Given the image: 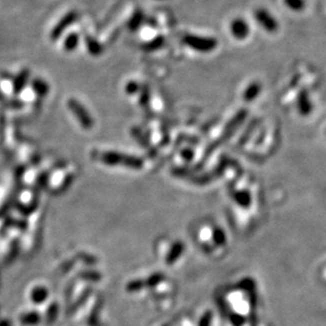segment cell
I'll return each instance as SVG.
<instances>
[{"label": "cell", "instance_id": "obj_11", "mask_svg": "<svg viewBox=\"0 0 326 326\" xmlns=\"http://www.w3.org/2000/svg\"><path fill=\"white\" fill-rule=\"evenodd\" d=\"M183 249H184V246L182 243H178L174 249H172L171 250V254L168 258V263H174L176 258L182 254V252H183Z\"/></svg>", "mask_w": 326, "mask_h": 326}, {"label": "cell", "instance_id": "obj_16", "mask_svg": "<svg viewBox=\"0 0 326 326\" xmlns=\"http://www.w3.org/2000/svg\"><path fill=\"white\" fill-rule=\"evenodd\" d=\"M210 322H212V314H207L204 316L202 321H200V326H209Z\"/></svg>", "mask_w": 326, "mask_h": 326}, {"label": "cell", "instance_id": "obj_7", "mask_svg": "<svg viewBox=\"0 0 326 326\" xmlns=\"http://www.w3.org/2000/svg\"><path fill=\"white\" fill-rule=\"evenodd\" d=\"M75 19H76V14L74 13L66 15L53 30L52 40H57V38H60L62 34L64 32V30H66V28L70 26V24L75 20Z\"/></svg>", "mask_w": 326, "mask_h": 326}, {"label": "cell", "instance_id": "obj_8", "mask_svg": "<svg viewBox=\"0 0 326 326\" xmlns=\"http://www.w3.org/2000/svg\"><path fill=\"white\" fill-rule=\"evenodd\" d=\"M261 90H262V86L261 84H258L256 82H252L248 86V87L246 88L245 90V93H244V100L245 102H254L258 95H260L261 93Z\"/></svg>", "mask_w": 326, "mask_h": 326}, {"label": "cell", "instance_id": "obj_5", "mask_svg": "<svg viewBox=\"0 0 326 326\" xmlns=\"http://www.w3.org/2000/svg\"><path fill=\"white\" fill-rule=\"evenodd\" d=\"M69 107L71 111L78 116V122L82 124V127L84 129H91L93 127V120L90 118L89 113L87 112L82 104L76 100H70L69 102Z\"/></svg>", "mask_w": 326, "mask_h": 326}, {"label": "cell", "instance_id": "obj_10", "mask_svg": "<svg viewBox=\"0 0 326 326\" xmlns=\"http://www.w3.org/2000/svg\"><path fill=\"white\" fill-rule=\"evenodd\" d=\"M28 78V72H22L16 78L15 84H14V91H16V93H20L22 88H24Z\"/></svg>", "mask_w": 326, "mask_h": 326}, {"label": "cell", "instance_id": "obj_6", "mask_svg": "<svg viewBox=\"0 0 326 326\" xmlns=\"http://www.w3.org/2000/svg\"><path fill=\"white\" fill-rule=\"evenodd\" d=\"M296 107H298V111L303 116H308L312 112V102L310 98L308 92L303 90L298 96V100H296Z\"/></svg>", "mask_w": 326, "mask_h": 326}, {"label": "cell", "instance_id": "obj_3", "mask_svg": "<svg viewBox=\"0 0 326 326\" xmlns=\"http://www.w3.org/2000/svg\"><path fill=\"white\" fill-rule=\"evenodd\" d=\"M102 160L108 162V164H120L122 162L124 165H127L129 167L136 168V169H140L142 166V160L140 158L130 156H124V154H120V153H113V152L104 153Z\"/></svg>", "mask_w": 326, "mask_h": 326}, {"label": "cell", "instance_id": "obj_1", "mask_svg": "<svg viewBox=\"0 0 326 326\" xmlns=\"http://www.w3.org/2000/svg\"><path fill=\"white\" fill-rule=\"evenodd\" d=\"M183 42L186 46L189 48V49L203 54L214 52L218 46V42L214 37H206V36H198V35H191V34H187L184 36Z\"/></svg>", "mask_w": 326, "mask_h": 326}, {"label": "cell", "instance_id": "obj_12", "mask_svg": "<svg viewBox=\"0 0 326 326\" xmlns=\"http://www.w3.org/2000/svg\"><path fill=\"white\" fill-rule=\"evenodd\" d=\"M78 36L76 34H72L70 35L68 38H66V40L64 42V48L68 51H73L76 46L78 44Z\"/></svg>", "mask_w": 326, "mask_h": 326}, {"label": "cell", "instance_id": "obj_9", "mask_svg": "<svg viewBox=\"0 0 326 326\" xmlns=\"http://www.w3.org/2000/svg\"><path fill=\"white\" fill-rule=\"evenodd\" d=\"M284 4L294 12H301L306 6L305 0H284Z\"/></svg>", "mask_w": 326, "mask_h": 326}, {"label": "cell", "instance_id": "obj_14", "mask_svg": "<svg viewBox=\"0 0 326 326\" xmlns=\"http://www.w3.org/2000/svg\"><path fill=\"white\" fill-rule=\"evenodd\" d=\"M33 87H34V90L36 91V93L38 94H40V95H44L48 93V84L44 82H40V80H36L34 82V84H33Z\"/></svg>", "mask_w": 326, "mask_h": 326}, {"label": "cell", "instance_id": "obj_2", "mask_svg": "<svg viewBox=\"0 0 326 326\" xmlns=\"http://www.w3.org/2000/svg\"><path fill=\"white\" fill-rule=\"evenodd\" d=\"M256 22L260 24L268 33H276L279 30V22L274 17V15L265 8H258L254 13Z\"/></svg>", "mask_w": 326, "mask_h": 326}, {"label": "cell", "instance_id": "obj_13", "mask_svg": "<svg viewBox=\"0 0 326 326\" xmlns=\"http://www.w3.org/2000/svg\"><path fill=\"white\" fill-rule=\"evenodd\" d=\"M236 200H238V204H241L243 206H247L249 203H250V194L246 191H238V192L236 194Z\"/></svg>", "mask_w": 326, "mask_h": 326}, {"label": "cell", "instance_id": "obj_15", "mask_svg": "<svg viewBox=\"0 0 326 326\" xmlns=\"http://www.w3.org/2000/svg\"><path fill=\"white\" fill-rule=\"evenodd\" d=\"M214 238L218 245H223V243L225 242V234L220 232V230H216L214 232Z\"/></svg>", "mask_w": 326, "mask_h": 326}, {"label": "cell", "instance_id": "obj_4", "mask_svg": "<svg viewBox=\"0 0 326 326\" xmlns=\"http://www.w3.org/2000/svg\"><path fill=\"white\" fill-rule=\"evenodd\" d=\"M230 33L238 40H244L250 35V26L244 18H236L230 24Z\"/></svg>", "mask_w": 326, "mask_h": 326}]
</instances>
